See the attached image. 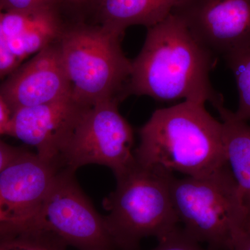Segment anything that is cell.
<instances>
[{
    "mask_svg": "<svg viewBox=\"0 0 250 250\" xmlns=\"http://www.w3.org/2000/svg\"><path fill=\"white\" fill-rule=\"evenodd\" d=\"M118 100H104L85 110L61 156L62 168L75 172L98 164L109 167L116 177L136 164L134 131L120 113Z\"/></svg>",
    "mask_w": 250,
    "mask_h": 250,
    "instance_id": "obj_6",
    "label": "cell"
},
{
    "mask_svg": "<svg viewBox=\"0 0 250 250\" xmlns=\"http://www.w3.org/2000/svg\"><path fill=\"white\" fill-rule=\"evenodd\" d=\"M1 222H2V220H1V217H0V223H1Z\"/></svg>",
    "mask_w": 250,
    "mask_h": 250,
    "instance_id": "obj_24",
    "label": "cell"
},
{
    "mask_svg": "<svg viewBox=\"0 0 250 250\" xmlns=\"http://www.w3.org/2000/svg\"><path fill=\"white\" fill-rule=\"evenodd\" d=\"M123 34L102 25L77 24L58 41L72 98L85 106L118 98L131 75L121 46Z\"/></svg>",
    "mask_w": 250,
    "mask_h": 250,
    "instance_id": "obj_5",
    "label": "cell"
},
{
    "mask_svg": "<svg viewBox=\"0 0 250 250\" xmlns=\"http://www.w3.org/2000/svg\"><path fill=\"white\" fill-rule=\"evenodd\" d=\"M172 14L215 57L250 47V0H181Z\"/></svg>",
    "mask_w": 250,
    "mask_h": 250,
    "instance_id": "obj_8",
    "label": "cell"
},
{
    "mask_svg": "<svg viewBox=\"0 0 250 250\" xmlns=\"http://www.w3.org/2000/svg\"><path fill=\"white\" fill-rule=\"evenodd\" d=\"M236 80L239 94L238 108L234 113L238 119L250 121V47L225 59Z\"/></svg>",
    "mask_w": 250,
    "mask_h": 250,
    "instance_id": "obj_16",
    "label": "cell"
},
{
    "mask_svg": "<svg viewBox=\"0 0 250 250\" xmlns=\"http://www.w3.org/2000/svg\"><path fill=\"white\" fill-rule=\"evenodd\" d=\"M2 27L10 51L21 62L58 42L65 29L55 7L4 11Z\"/></svg>",
    "mask_w": 250,
    "mask_h": 250,
    "instance_id": "obj_12",
    "label": "cell"
},
{
    "mask_svg": "<svg viewBox=\"0 0 250 250\" xmlns=\"http://www.w3.org/2000/svg\"><path fill=\"white\" fill-rule=\"evenodd\" d=\"M63 0H0V8L4 11H29L43 8L55 7Z\"/></svg>",
    "mask_w": 250,
    "mask_h": 250,
    "instance_id": "obj_19",
    "label": "cell"
},
{
    "mask_svg": "<svg viewBox=\"0 0 250 250\" xmlns=\"http://www.w3.org/2000/svg\"><path fill=\"white\" fill-rule=\"evenodd\" d=\"M3 13L4 11L0 8V78L11 75L21 64L8 47L3 31Z\"/></svg>",
    "mask_w": 250,
    "mask_h": 250,
    "instance_id": "obj_18",
    "label": "cell"
},
{
    "mask_svg": "<svg viewBox=\"0 0 250 250\" xmlns=\"http://www.w3.org/2000/svg\"><path fill=\"white\" fill-rule=\"evenodd\" d=\"M6 144L0 140V173L24 150Z\"/></svg>",
    "mask_w": 250,
    "mask_h": 250,
    "instance_id": "obj_20",
    "label": "cell"
},
{
    "mask_svg": "<svg viewBox=\"0 0 250 250\" xmlns=\"http://www.w3.org/2000/svg\"><path fill=\"white\" fill-rule=\"evenodd\" d=\"M223 125L224 146L227 162L242 192L249 215L250 230V125L224 106L215 107Z\"/></svg>",
    "mask_w": 250,
    "mask_h": 250,
    "instance_id": "obj_14",
    "label": "cell"
},
{
    "mask_svg": "<svg viewBox=\"0 0 250 250\" xmlns=\"http://www.w3.org/2000/svg\"><path fill=\"white\" fill-rule=\"evenodd\" d=\"M93 1V0H63V1H66V2L71 3L73 4H86V3Z\"/></svg>",
    "mask_w": 250,
    "mask_h": 250,
    "instance_id": "obj_23",
    "label": "cell"
},
{
    "mask_svg": "<svg viewBox=\"0 0 250 250\" xmlns=\"http://www.w3.org/2000/svg\"><path fill=\"white\" fill-rule=\"evenodd\" d=\"M232 250H250V230L240 236Z\"/></svg>",
    "mask_w": 250,
    "mask_h": 250,
    "instance_id": "obj_22",
    "label": "cell"
},
{
    "mask_svg": "<svg viewBox=\"0 0 250 250\" xmlns=\"http://www.w3.org/2000/svg\"><path fill=\"white\" fill-rule=\"evenodd\" d=\"M216 57L193 37L184 23L170 14L147 28L139 55L131 62L126 92L161 102L223 104L210 81Z\"/></svg>",
    "mask_w": 250,
    "mask_h": 250,
    "instance_id": "obj_1",
    "label": "cell"
},
{
    "mask_svg": "<svg viewBox=\"0 0 250 250\" xmlns=\"http://www.w3.org/2000/svg\"><path fill=\"white\" fill-rule=\"evenodd\" d=\"M181 0H93L100 25L123 34L126 28H149L164 21Z\"/></svg>",
    "mask_w": 250,
    "mask_h": 250,
    "instance_id": "obj_13",
    "label": "cell"
},
{
    "mask_svg": "<svg viewBox=\"0 0 250 250\" xmlns=\"http://www.w3.org/2000/svg\"><path fill=\"white\" fill-rule=\"evenodd\" d=\"M171 195L184 231L210 250H232L248 231V208L228 164L203 177H173Z\"/></svg>",
    "mask_w": 250,
    "mask_h": 250,
    "instance_id": "obj_4",
    "label": "cell"
},
{
    "mask_svg": "<svg viewBox=\"0 0 250 250\" xmlns=\"http://www.w3.org/2000/svg\"><path fill=\"white\" fill-rule=\"evenodd\" d=\"M205 104L183 101L154 111L139 130L136 161L194 177L228 165L223 123L208 113Z\"/></svg>",
    "mask_w": 250,
    "mask_h": 250,
    "instance_id": "obj_2",
    "label": "cell"
},
{
    "mask_svg": "<svg viewBox=\"0 0 250 250\" xmlns=\"http://www.w3.org/2000/svg\"><path fill=\"white\" fill-rule=\"evenodd\" d=\"M174 176L164 169L137 161L116 176L114 191L104 200V216L118 250H138L143 238L158 240L177 228L171 182Z\"/></svg>",
    "mask_w": 250,
    "mask_h": 250,
    "instance_id": "obj_3",
    "label": "cell"
},
{
    "mask_svg": "<svg viewBox=\"0 0 250 250\" xmlns=\"http://www.w3.org/2000/svg\"><path fill=\"white\" fill-rule=\"evenodd\" d=\"M61 169L59 164L24 149L0 173L2 222L32 220Z\"/></svg>",
    "mask_w": 250,
    "mask_h": 250,
    "instance_id": "obj_10",
    "label": "cell"
},
{
    "mask_svg": "<svg viewBox=\"0 0 250 250\" xmlns=\"http://www.w3.org/2000/svg\"><path fill=\"white\" fill-rule=\"evenodd\" d=\"M67 247L57 235L29 222L0 223V250H66Z\"/></svg>",
    "mask_w": 250,
    "mask_h": 250,
    "instance_id": "obj_15",
    "label": "cell"
},
{
    "mask_svg": "<svg viewBox=\"0 0 250 250\" xmlns=\"http://www.w3.org/2000/svg\"><path fill=\"white\" fill-rule=\"evenodd\" d=\"M12 111L4 98L0 95V136L7 135Z\"/></svg>",
    "mask_w": 250,
    "mask_h": 250,
    "instance_id": "obj_21",
    "label": "cell"
},
{
    "mask_svg": "<svg viewBox=\"0 0 250 250\" xmlns=\"http://www.w3.org/2000/svg\"><path fill=\"white\" fill-rule=\"evenodd\" d=\"M0 95L11 111L44 104L71 95V86L62 63L58 42L18 67L0 85Z\"/></svg>",
    "mask_w": 250,
    "mask_h": 250,
    "instance_id": "obj_11",
    "label": "cell"
},
{
    "mask_svg": "<svg viewBox=\"0 0 250 250\" xmlns=\"http://www.w3.org/2000/svg\"><path fill=\"white\" fill-rule=\"evenodd\" d=\"M88 107L70 95L52 103L18 108L12 113L7 135L35 147L40 157L62 167V151Z\"/></svg>",
    "mask_w": 250,
    "mask_h": 250,
    "instance_id": "obj_9",
    "label": "cell"
},
{
    "mask_svg": "<svg viewBox=\"0 0 250 250\" xmlns=\"http://www.w3.org/2000/svg\"><path fill=\"white\" fill-rule=\"evenodd\" d=\"M158 241V246L151 250H210L202 248L199 242L178 228Z\"/></svg>",
    "mask_w": 250,
    "mask_h": 250,
    "instance_id": "obj_17",
    "label": "cell"
},
{
    "mask_svg": "<svg viewBox=\"0 0 250 250\" xmlns=\"http://www.w3.org/2000/svg\"><path fill=\"white\" fill-rule=\"evenodd\" d=\"M26 222L78 250H118L104 216L95 210L69 169L59 170L40 210Z\"/></svg>",
    "mask_w": 250,
    "mask_h": 250,
    "instance_id": "obj_7",
    "label": "cell"
}]
</instances>
